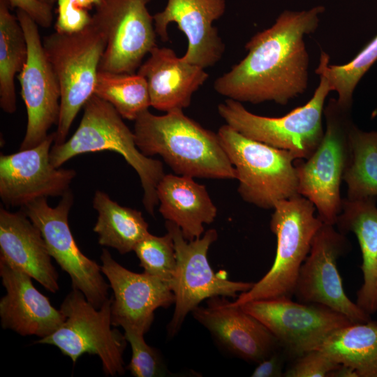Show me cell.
I'll use <instances>...</instances> for the list:
<instances>
[{
    "instance_id": "ffe728a7",
    "label": "cell",
    "mask_w": 377,
    "mask_h": 377,
    "mask_svg": "<svg viewBox=\"0 0 377 377\" xmlns=\"http://www.w3.org/2000/svg\"><path fill=\"white\" fill-rule=\"evenodd\" d=\"M0 276L6 291L0 300L3 329L41 339L52 334L63 324L66 316L34 287L32 278L1 256Z\"/></svg>"
},
{
    "instance_id": "83f0119b",
    "label": "cell",
    "mask_w": 377,
    "mask_h": 377,
    "mask_svg": "<svg viewBox=\"0 0 377 377\" xmlns=\"http://www.w3.org/2000/svg\"><path fill=\"white\" fill-rule=\"evenodd\" d=\"M350 158L343 180L350 200L377 198V131H364L353 126Z\"/></svg>"
},
{
    "instance_id": "4dcf8cb0",
    "label": "cell",
    "mask_w": 377,
    "mask_h": 377,
    "mask_svg": "<svg viewBox=\"0 0 377 377\" xmlns=\"http://www.w3.org/2000/svg\"><path fill=\"white\" fill-rule=\"evenodd\" d=\"M133 251L144 272L171 281L176 268V254L171 234L156 236L151 233L135 246Z\"/></svg>"
},
{
    "instance_id": "4fadbf2b",
    "label": "cell",
    "mask_w": 377,
    "mask_h": 377,
    "mask_svg": "<svg viewBox=\"0 0 377 377\" xmlns=\"http://www.w3.org/2000/svg\"><path fill=\"white\" fill-rule=\"evenodd\" d=\"M151 0H101L91 22L104 36L106 46L98 71L133 74L156 45Z\"/></svg>"
},
{
    "instance_id": "8d00e7d4",
    "label": "cell",
    "mask_w": 377,
    "mask_h": 377,
    "mask_svg": "<svg viewBox=\"0 0 377 377\" xmlns=\"http://www.w3.org/2000/svg\"><path fill=\"white\" fill-rule=\"evenodd\" d=\"M329 377H358L357 373L351 367L339 364L330 374Z\"/></svg>"
},
{
    "instance_id": "e575fe53",
    "label": "cell",
    "mask_w": 377,
    "mask_h": 377,
    "mask_svg": "<svg viewBox=\"0 0 377 377\" xmlns=\"http://www.w3.org/2000/svg\"><path fill=\"white\" fill-rule=\"evenodd\" d=\"M10 8L26 13L38 26L50 27L53 21V7L40 0H8Z\"/></svg>"
},
{
    "instance_id": "d6986e66",
    "label": "cell",
    "mask_w": 377,
    "mask_h": 377,
    "mask_svg": "<svg viewBox=\"0 0 377 377\" xmlns=\"http://www.w3.org/2000/svg\"><path fill=\"white\" fill-rule=\"evenodd\" d=\"M226 0H168L165 8L153 15L156 34L169 40L168 27L175 22L188 40L182 59L203 68L222 57L225 45L213 22L223 16Z\"/></svg>"
},
{
    "instance_id": "5b68a950",
    "label": "cell",
    "mask_w": 377,
    "mask_h": 377,
    "mask_svg": "<svg viewBox=\"0 0 377 377\" xmlns=\"http://www.w3.org/2000/svg\"><path fill=\"white\" fill-rule=\"evenodd\" d=\"M217 133L235 169L237 191L245 202L273 209L277 202L300 195L297 158L290 151L246 138L228 124Z\"/></svg>"
},
{
    "instance_id": "cb8c5ba5",
    "label": "cell",
    "mask_w": 377,
    "mask_h": 377,
    "mask_svg": "<svg viewBox=\"0 0 377 377\" xmlns=\"http://www.w3.org/2000/svg\"><path fill=\"white\" fill-rule=\"evenodd\" d=\"M376 198L342 199L336 224L343 234L353 232L360 244L363 282L357 292V304L369 315L377 311Z\"/></svg>"
},
{
    "instance_id": "2e32d148",
    "label": "cell",
    "mask_w": 377,
    "mask_h": 377,
    "mask_svg": "<svg viewBox=\"0 0 377 377\" xmlns=\"http://www.w3.org/2000/svg\"><path fill=\"white\" fill-rule=\"evenodd\" d=\"M55 132L38 145L0 156V197L8 207H24L41 198L63 196L76 175L71 169L55 168L50 148Z\"/></svg>"
},
{
    "instance_id": "603a6c76",
    "label": "cell",
    "mask_w": 377,
    "mask_h": 377,
    "mask_svg": "<svg viewBox=\"0 0 377 377\" xmlns=\"http://www.w3.org/2000/svg\"><path fill=\"white\" fill-rule=\"evenodd\" d=\"M158 211L166 220L176 224L187 241L202 236L204 224L214 222L217 208L206 186L193 177L165 174L156 188Z\"/></svg>"
},
{
    "instance_id": "836d02e7",
    "label": "cell",
    "mask_w": 377,
    "mask_h": 377,
    "mask_svg": "<svg viewBox=\"0 0 377 377\" xmlns=\"http://www.w3.org/2000/svg\"><path fill=\"white\" fill-rule=\"evenodd\" d=\"M295 363L283 374L285 377H329L339 363L325 352L314 349L295 358Z\"/></svg>"
},
{
    "instance_id": "277c9868",
    "label": "cell",
    "mask_w": 377,
    "mask_h": 377,
    "mask_svg": "<svg viewBox=\"0 0 377 377\" xmlns=\"http://www.w3.org/2000/svg\"><path fill=\"white\" fill-rule=\"evenodd\" d=\"M273 209L270 229L276 237V250L272 266L250 290L239 294L232 302L235 305L262 299L291 297L300 267L323 223L315 216L314 205L301 195L277 202Z\"/></svg>"
},
{
    "instance_id": "9c48e42d",
    "label": "cell",
    "mask_w": 377,
    "mask_h": 377,
    "mask_svg": "<svg viewBox=\"0 0 377 377\" xmlns=\"http://www.w3.org/2000/svg\"><path fill=\"white\" fill-rule=\"evenodd\" d=\"M112 302V296L96 309L81 291L72 288L59 309L66 316L63 324L35 343L56 346L73 363L85 353L96 355L106 375L124 374L123 354L128 341L124 334L111 328Z\"/></svg>"
},
{
    "instance_id": "ac0fdd59",
    "label": "cell",
    "mask_w": 377,
    "mask_h": 377,
    "mask_svg": "<svg viewBox=\"0 0 377 377\" xmlns=\"http://www.w3.org/2000/svg\"><path fill=\"white\" fill-rule=\"evenodd\" d=\"M191 313L223 350L247 362L258 364L280 348L261 322L226 297L207 299Z\"/></svg>"
},
{
    "instance_id": "5bb4252c",
    "label": "cell",
    "mask_w": 377,
    "mask_h": 377,
    "mask_svg": "<svg viewBox=\"0 0 377 377\" xmlns=\"http://www.w3.org/2000/svg\"><path fill=\"white\" fill-rule=\"evenodd\" d=\"M348 248L345 235L323 223L300 267L293 295L300 302L327 306L353 323H365L371 320V315L348 297L337 269V260Z\"/></svg>"
},
{
    "instance_id": "f1b7e54d",
    "label": "cell",
    "mask_w": 377,
    "mask_h": 377,
    "mask_svg": "<svg viewBox=\"0 0 377 377\" xmlns=\"http://www.w3.org/2000/svg\"><path fill=\"white\" fill-rule=\"evenodd\" d=\"M94 94L110 103L121 117L135 120L151 106L146 80L139 74L98 71Z\"/></svg>"
},
{
    "instance_id": "7402d4cb",
    "label": "cell",
    "mask_w": 377,
    "mask_h": 377,
    "mask_svg": "<svg viewBox=\"0 0 377 377\" xmlns=\"http://www.w3.org/2000/svg\"><path fill=\"white\" fill-rule=\"evenodd\" d=\"M0 256L50 292L59 290L58 274L42 234L22 210L0 209Z\"/></svg>"
},
{
    "instance_id": "d6a6232c",
    "label": "cell",
    "mask_w": 377,
    "mask_h": 377,
    "mask_svg": "<svg viewBox=\"0 0 377 377\" xmlns=\"http://www.w3.org/2000/svg\"><path fill=\"white\" fill-rule=\"evenodd\" d=\"M101 0H57V31L74 33L85 28L91 20L89 10Z\"/></svg>"
},
{
    "instance_id": "8fae6325",
    "label": "cell",
    "mask_w": 377,
    "mask_h": 377,
    "mask_svg": "<svg viewBox=\"0 0 377 377\" xmlns=\"http://www.w3.org/2000/svg\"><path fill=\"white\" fill-rule=\"evenodd\" d=\"M73 203L71 191L59 204L52 207L47 198H41L22 207L31 222L40 230L48 251L71 279L72 288L81 291L96 309L109 298L101 266L84 255L78 248L68 225V214Z\"/></svg>"
},
{
    "instance_id": "d590c367",
    "label": "cell",
    "mask_w": 377,
    "mask_h": 377,
    "mask_svg": "<svg viewBox=\"0 0 377 377\" xmlns=\"http://www.w3.org/2000/svg\"><path fill=\"white\" fill-rule=\"evenodd\" d=\"M284 356L278 350L257 364L251 374L252 377L283 376Z\"/></svg>"
},
{
    "instance_id": "44dd1931",
    "label": "cell",
    "mask_w": 377,
    "mask_h": 377,
    "mask_svg": "<svg viewBox=\"0 0 377 377\" xmlns=\"http://www.w3.org/2000/svg\"><path fill=\"white\" fill-rule=\"evenodd\" d=\"M138 68L147 81L151 106L163 112L187 108L209 77L205 68L178 57L173 50L156 46Z\"/></svg>"
},
{
    "instance_id": "484cf974",
    "label": "cell",
    "mask_w": 377,
    "mask_h": 377,
    "mask_svg": "<svg viewBox=\"0 0 377 377\" xmlns=\"http://www.w3.org/2000/svg\"><path fill=\"white\" fill-rule=\"evenodd\" d=\"M353 369L358 377H377V322L352 323L329 336L317 348Z\"/></svg>"
},
{
    "instance_id": "30bf717a",
    "label": "cell",
    "mask_w": 377,
    "mask_h": 377,
    "mask_svg": "<svg viewBox=\"0 0 377 377\" xmlns=\"http://www.w3.org/2000/svg\"><path fill=\"white\" fill-rule=\"evenodd\" d=\"M165 226L173 239L177 262L170 281L175 309L168 325V335L174 337L186 316L202 301L216 296L236 297L239 293L250 290L253 283L231 281L226 274L213 271L207 253L218 237L215 229H209L202 237L187 241L176 224L166 221Z\"/></svg>"
},
{
    "instance_id": "7a4b0ae2",
    "label": "cell",
    "mask_w": 377,
    "mask_h": 377,
    "mask_svg": "<svg viewBox=\"0 0 377 377\" xmlns=\"http://www.w3.org/2000/svg\"><path fill=\"white\" fill-rule=\"evenodd\" d=\"M133 133L136 145L145 156H161L176 175L236 179L235 169L218 133L203 128L183 110L161 116L146 110L135 120Z\"/></svg>"
},
{
    "instance_id": "9a60e30c",
    "label": "cell",
    "mask_w": 377,
    "mask_h": 377,
    "mask_svg": "<svg viewBox=\"0 0 377 377\" xmlns=\"http://www.w3.org/2000/svg\"><path fill=\"white\" fill-rule=\"evenodd\" d=\"M16 15L27 44V59L17 75L27 113L25 135L20 147L22 150L40 144L52 126L57 124L61 93L41 42L38 25L21 10L17 9Z\"/></svg>"
},
{
    "instance_id": "52a82bcc",
    "label": "cell",
    "mask_w": 377,
    "mask_h": 377,
    "mask_svg": "<svg viewBox=\"0 0 377 377\" xmlns=\"http://www.w3.org/2000/svg\"><path fill=\"white\" fill-rule=\"evenodd\" d=\"M43 45L60 88V113L54 144H61L80 110L94 94L106 41L91 20L79 31H56L46 36Z\"/></svg>"
},
{
    "instance_id": "4316f807",
    "label": "cell",
    "mask_w": 377,
    "mask_h": 377,
    "mask_svg": "<svg viewBox=\"0 0 377 377\" xmlns=\"http://www.w3.org/2000/svg\"><path fill=\"white\" fill-rule=\"evenodd\" d=\"M8 0H0V106L6 113L15 112V77L27 59V44L17 15Z\"/></svg>"
},
{
    "instance_id": "3957f363",
    "label": "cell",
    "mask_w": 377,
    "mask_h": 377,
    "mask_svg": "<svg viewBox=\"0 0 377 377\" xmlns=\"http://www.w3.org/2000/svg\"><path fill=\"white\" fill-rule=\"evenodd\" d=\"M80 123L73 135L61 144H54L50 162L60 168L71 158L88 152L112 151L121 155L138 175L143 190L142 203L154 215L158 205L156 188L165 175L161 161L145 156L138 148L134 133L114 108L93 94L84 105Z\"/></svg>"
},
{
    "instance_id": "f546056e",
    "label": "cell",
    "mask_w": 377,
    "mask_h": 377,
    "mask_svg": "<svg viewBox=\"0 0 377 377\" xmlns=\"http://www.w3.org/2000/svg\"><path fill=\"white\" fill-rule=\"evenodd\" d=\"M376 61L377 34L350 62L343 65L330 64L329 55L322 51L316 73L326 80L331 91L337 93L338 103L351 109L357 84Z\"/></svg>"
},
{
    "instance_id": "74e56055",
    "label": "cell",
    "mask_w": 377,
    "mask_h": 377,
    "mask_svg": "<svg viewBox=\"0 0 377 377\" xmlns=\"http://www.w3.org/2000/svg\"><path fill=\"white\" fill-rule=\"evenodd\" d=\"M40 1H42L43 3H45L52 7L54 6V5L55 4V3H57V0H40Z\"/></svg>"
},
{
    "instance_id": "8992f818",
    "label": "cell",
    "mask_w": 377,
    "mask_h": 377,
    "mask_svg": "<svg viewBox=\"0 0 377 377\" xmlns=\"http://www.w3.org/2000/svg\"><path fill=\"white\" fill-rule=\"evenodd\" d=\"M351 109L331 98L324 108L323 140L307 159H296L298 191L315 206L324 223L336 224L341 211L340 186L350 158Z\"/></svg>"
},
{
    "instance_id": "e0dca14e",
    "label": "cell",
    "mask_w": 377,
    "mask_h": 377,
    "mask_svg": "<svg viewBox=\"0 0 377 377\" xmlns=\"http://www.w3.org/2000/svg\"><path fill=\"white\" fill-rule=\"evenodd\" d=\"M101 260L102 272L113 291L112 326L145 335L152 324L154 311L175 303L170 282L145 272L127 269L106 249L102 250Z\"/></svg>"
},
{
    "instance_id": "7c38bea8",
    "label": "cell",
    "mask_w": 377,
    "mask_h": 377,
    "mask_svg": "<svg viewBox=\"0 0 377 377\" xmlns=\"http://www.w3.org/2000/svg\"><path fill=\"white\" fill-rule=\"evenodd\" d=\"M261 322L285 353L295 358L317 349L338 330L353 323L324 305L296 302L291 297H274L239 305Z\"/></svg>"
},
{
    "instance_id": "ba28073f",
    "label": "cell",
    "mask_w": 377,
    "mask_h": 377,
    "mask_svg": "<svg viewBox=\"0 0 377 377\" xmlns=\"http://www.w3.org/2000/svg\"><path fill=\"white\" fill-rule=\"evenodd\" d=\"M330 91L326 80L320 76L319 84L311 99L282 117L253 114L241 102L230 98L218 105V112L226 124L244 136L288 150L297 159L305 160L323 140L324 105Z\"/></svg>"
},
{
    "instance_id": "6da1fadb",
    "label": "cell",
    "mask_w": 377,
    "mask_h": 377,
    "mask_svg": "<svg viewBox=\"0 0 377 377\" xmlns=\"http://www.w3.org/2000/svg\"><path fill=\"white\" fill-rule=\"evenodd\" d=\"M324 10L318 6L281 13L272 27L247 42L246 56L214 81L215 91L241 103L282 105L304 94L309 66L304 36L317 29Z\"/></svg>"
},
{
    "instance_id": "d4e9b609",
    "label": "cell",
    "mask_w": 377,
    "mask_h": 377,
    "mask_svg": "<svg viewBox=\"0 0 377 377\" xmlns=\"http://www.w3.org/2000/svg\"><path fill=\"white\" fill-rule=\"evenodd\" d=\"M92 204L98 213L93 230L100 245L125 254L150 233L141 212L119 205L105 192L97 190Z\"/></svg>"
},
{
    "instance_id": "1f68e13d",
    "label": "cell",
    "mask_w": 377,
    "mask_h": 377,
    "mask_svg": "<svg viewBox=\"0 0 377 377\" xmlns=\"http://www.w3.org/2000/svg\"><path fill=\"white\" fill-rule=\"evenodd\" d=\"M124 336L131 348V358L127 366L135 377H161L171 376L160 352L149 346L144 334L125 330Z\"/></svg>"
}]
</instances>
